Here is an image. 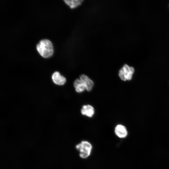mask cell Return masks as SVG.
Returning a JSON list of instances; mask_svg holds the SVG:
<instances>
[{"mask_svg":"<svg viewBox=\"0 0 169 169\" xmlns=\"http://www.w3.org/2000/svg\"><path fill=\"white\" fill-rule=\"evenodd\" d=\"M115 132L116 135L120 138H124L127 135L128 132L126 128L124 125L119 124L115 128Z\"/></svg>","mask_w":169,"mask_h":169,"instance_id":"obj_6","label":"cell"},{"mask_svg":"<svg viewBox=\"0 0 169 169\" xmlns=\"http://www.w3.org/2000/svg\"><path fill=\"white\" fill-rule=\"evenodd\" d=\"M79 79L84 84L86 90L90 91L92 90L94 85V83L91 79L84 74L80 75Z\"/></svg>","mask_w":169,"mask_h":169,"instance_id":"obj_5","label":"cell"},{"mask_svg":"<svg viewBox=\"0 0 169 169\" xmlns=\"http://www.w3.org/2000/svg\"><path fill=\"white\" fill-rule=\"evenodd\" d=\"M51 78L53 82L57 85H63L66 81V78L58 71L54 72L52 75Z\"/></svg>","mask_w":169,"mask_h":169,"instance_id":"obj_4","label":"cell"},{"mask_svg":"<svg viewBox=\"0 0 169 169\" xmlns=\"http://www.w3.org/2000/svg\"><path fill=\"white\" fill-rule=\"evenodd\" d=\"M74 86L76 91L78 93L82 92L86 90L84 84L79 79H77L74 80Z\"/></svg>","mask_w":169,"mask_h":169,"instance_id":"obj_8","label":"cell"},{"mask_svg":"<svg viewBox=\"0 0 169 169\" xmlns=\"http://www.w3.org/2000/svg\"><path fill=\"white\" fill-rule=\"evenodd\" d=\"M83 1L82 0H64L65 3L71 8H76L80 5Z\"/></svg>","mask_w":169,"mask_h":169,"instance_id":"obj_9","label":"cell"},{"mask_svg":"<svg viewBox=\"0 0 169 169\" xmlns=\"http://www.w3.org/2000/svg\"><path fill=\"white\" fill-rule=\"evenodd\" d=\"M79 152L80 156L83 158L88 157L90 154L92 149L91 144L87 141H83L76 146Z\"/></svg>","mask_w":169,"mask_h":169,"instance_id":"obj_2","label":"cell"},{"mask_svg":"<svg viewBox=\"0 0 169 169\" xmlns=\"http://www.w3.org/2000/svg\"><path fill=\"white\" fill-rule=\"evenodd\" d=\"M36 49L39 54L44 58L52 56L54 52V48L51 42L47 39L40 41L36 46Z\"/></svg>","mask_w":169,"mask_h":169,"instance_id":"obj_1","label":"cell"},{"mask_svg":"<svg viewBox=\"0 0 169 169\" xmlns=\"http://www.w3.org/2000/svg\"><path fill=\"white\" fill-rule=\"evenodd\" d=\"M81 114L89 117H92L94 115L95 111L94 107L90 105H83L81 110Z\"/></svg>","mask_w":169,"mask_h":169,"instance_id":"obj_7","label":"cell"},{"mask_svg":"<svg viewBox=\"0 0 169 169\" xmlns=\"http://www.w3.org/2000/svg\"><path fill=\"white\" fill-rule=\"evenodd\" d=\"M134 71L133 67L125 64L119 70L118 75L120 79L123 81L130 80L132 78Z\"/></svg>","mask_w":169,"mask_h":169,"instance_id":"obj_3","label":"cell"}]
</instances>
